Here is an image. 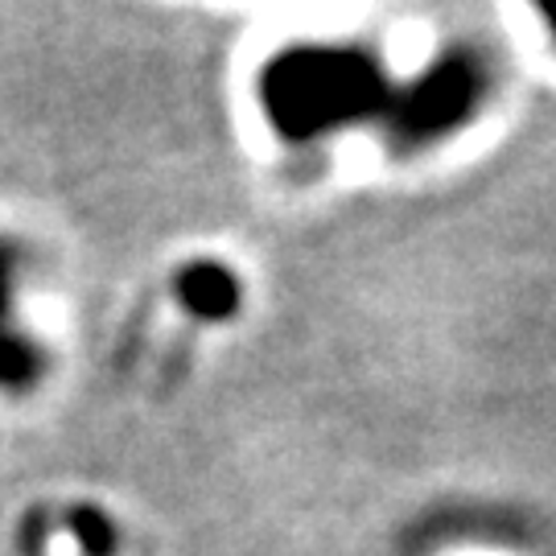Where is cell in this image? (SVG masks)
Here are the masks:
<instances>
[{"mask_svg": "<svg viewBox=\"0 0 556 556\" xmlns=\"http://www.w3.org/2000/svg\"><path fill=\"white\" fill-rule=\"evenodd\" d=\"M186 293L199 301L202 309H211V314H223V309H231V285H227V277L223 273H215V268H199L194 277H190V285H186Z\"/></svg>", "mask_w": 556, "mask_h": 556, "instance_id": "obj_1", "label": "cell"}, {"mask_svg": "<svg viewBox=\"0 0 556 556\" xmlns=\"http://www.w3.org/2000/svg\"><path fill=\"white\" fill-rule=\"evenodd\" d=\"M9 289H13V260L0 248V321H4V309H9ZM4 330V326H0Z\"/></svg>", "mask_w": 556, "mask_h": 556, "instance_id": "obj_2", "label": "cell"}, {"mask_svg": "<svg viewBox=\"0 0 556 556\" xmlns=\"http://www.w3.org/2000/svg\"><path fill=\"white\" fill-rule=\"evenodd\" d=\"M548 21H553V29H556V13H553V17H548Z\"/></svg>", "mask_w": 556, "mask_h": 556, "instance_id": "obj_3", "label": "cell"}]
</instances>
